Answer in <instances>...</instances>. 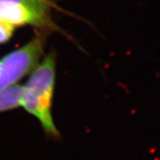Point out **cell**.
Instances as JSON below:
<instances>
[{
  "label": "cell",
  "instance_id": "obj_1",
  "mask_svg": "<svg viewBox=\"0 0 160 160\" xmlns=\"http://www.w3.org/2000/svg\"><path fill=\"white\" fill-rule=\"evenodd\" d=\"M55 82V60L47 56L33 69L31 77L23 86L21 106L39 119L48 134L59 135L51 115L52 100Z\"/></svg>",
  "mask_w": 160,
  "mask_h": 160
},
{
  "label": "cell",
  "instance_id": "obj_2",
  "mask_svg": "<svg viewBox=\"0 0 160 160\" xmlns=\"http://www.w3.org/2000/svg\"><path fill=\"white\" fill-rule=\"evenodd\" d=\"M43 53L42 40L35 37L0 59V91L15 85L39 65Z\"/></svg>",
  "mask_w": 160,
  "mask_h": 160
},
{
  "label": "cell",
  "instance_id": "obj_3",
  "mask_svg": "<svg viewBox=\"0 0 160 160\" xmlns=\"http://www.w3.org/2000/svg\"><path fill=\"white\" fill-rule=\"evenodd\" d=\"M50 0H0V22L13 26L52 25Z\"/></svg>",
  "mask_w": 160,
  "mask_h": 160
},
{
  "label": "cell",
  "instance_id": "obj_4",
  "mask_svg": "<svg viewBox=\"0 0 160 160\" xmlns=\"http://www.w3.org/2000/svg\"><path fill=\"white\" fill-rule=\"evenodd\" d=\"M23 86L15 85L0 91V112L21 106Z\"/></svg>",
  "mask_w": 160,
  "mask_h": 160
},
{
  "label": "cell",
  "instance_id": "obj_5",
  "mask_svg": "<svg viewBox=\"0 0 160 160\" xmlns=\"http://www.w3.org/2000/svg\"><path fill=\"white\" fill-rule=\"evenodd\" d=\"M14 26L0 22V44L5 43L11 39L14 32Z\"/></svg>",
  "mask_w": 160,
  "mask_h": 160
}]
</instances>
